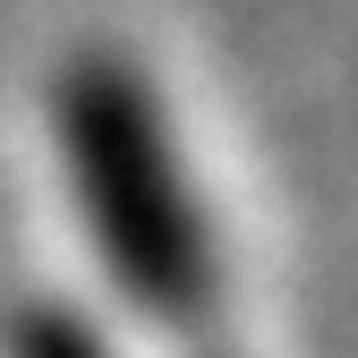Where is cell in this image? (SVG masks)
Masks as SVG:
<instances>
[{"mask_svg": "<svg viewBox=\"0 0 358 358\" xmlns=\"http://www.w3.org/2000/svg\"><path fill=\"white\" fill-rule=\"evenodd\" d=\"M52 145L85 205V239L103 248L128 299L188 316L213 299V231L196 213L179 128L154 77L128 52H69L52 77Z\"/></svg>", "mask_w": 358, "mask_h": 358, "instance_id": "cell-1", "label": "cell"}]
</instances>
